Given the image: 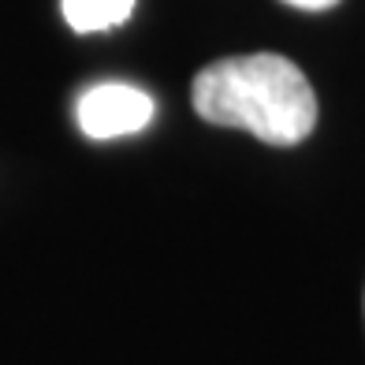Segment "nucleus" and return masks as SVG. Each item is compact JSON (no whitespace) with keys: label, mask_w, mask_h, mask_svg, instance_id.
<instances>
[{"label":"nucleus","mask_w":365,"mask_h":365,"mask_svg":"<svg viewBox=\"0 0 365 365\" xmlns=\"http://www.w3.org/2000/svg\"><path fill=\"white\" fill-rule=\"evenodd\" d=\"M60 11L75 34H101L130 19L135 0H60Z\"/></svg>","instance_id":"3"},{"label":"nucleus","mask_w":365,"mask_h":365,"mask_svg":"<svg viewBox=\"0 0 365 365\" xmlns=\"http://www.w3.org/2000/svg\"><path fill=\"white\" fill-rule=\"evenodd\" d=\"M78 130L86 138H123L138 135V130L153 120V97L127 82H97L75 105Z\"/></svg>","instance_id":"2"},{"label":"nucleus","mask_w":365,"mask_h":365,"mask_svg":"<svg viewBox=\"0 0 365 365\" xmlns=\"http://www.w3.org/2000/svg\"><path fill=\"white\" fill-rule=\"evenodd\" d=\"M291 8H302V11H324V8H336L339 0H284Z\"/></svg>","instance_id":"4"},{"label":"nucleus","mask_w":365,"mask_h":365,"mask_svg":"<svg viewBox=\"0 0 365 365\" xmlns=\"http://www.w3.org/2000/svg\"><path fill=\"white\" fill-rule=\"evenodd\" d=\"M190 101L205 123L239 127L269 145H298L317 127V93L276 53L227 56L197 71Z\"/></svg>","instance_id":"1"}]
</instances>
